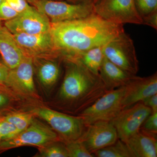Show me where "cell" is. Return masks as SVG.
Instances as JSON below:
<instances>
[{
    "instance_id": "33",
    "label": "cell",
    "mask_w": 157,
    "mask_h": 157,
    "mask_svg": "<svg viewBox=\"0 0 157 157\" xmlns=\"http://www.w3.org/2000/svg\"><path fill=\"white\" fill-rule=\"evenodd\" d=\"M65 1H68V2H70L71 3H77L82 2L84 0H65Z\"/></svg>"
},
{
    "instance_id": "19",
    "label": "cell",
    "mask_w": 157,
    "mask_h": 157,
    "mask_svg": "<svg viewBox=\"0 0 157 157\" xmlns=\"http://www.w3.org/2000/svg\"><path fill=\"white\" fill-rule=\"evenodd\" d=\"M104 58L103 46H100L90 48L81 54L76 60L81 62L93 73L99 75Z\"/></svg>"
},
{
    "instance_id": "23",
    "label": "cell",
    "mask_w": 157,
    "mask_h": 157,
    "mask_svg": "<svg viewBox=\"0 0 157 157\" xmlns=\"http://www.w3.org/2000/svg\"><path fill=\"white\" fill-rule=\"evenodd\" d=\"M39 149V157H69L65 144L62 141H55Z\"/></svg>"
},
{
    "instance_id": "18",
    "label": "cell",
    "mask_w": 157,
    "mask_h": 157,
    "mask_svg": "<svg viewBox=\"0 0 157 157\" xmlns=\"http://www.w3.org/2000/svg\"><path fill=\"white\" fill-rule=\"evenodd\" d=\"M33 62L38 65L37 74L41 84L45 88L53 86L60 76L59 64L54 59H36Z\"/></svg>"
},
{
    "instance_id": "1",
    "label": "cell",
    "mask_w": 157,
    "mask_h": 157,
    "mask_svg": "<svg viewBox=\"0 0 157 157\" xmlns=\"http://www.w3.org/2000/svg\"><path fill=\"white\" fill-rule=\"evenodd\" d=\"M95 13L80 19L51 23L50 32L60 58L76 59L90 48L104 46L124 31Z\"/></svg>"
},
{
    "instance_id": "39",
    "label": "cell",
    "mask_w": 157,
    "mask_h": 157,
    "mask_svg": "<svg viewBox=\"0 0 157 157\" xmlns=\"http://www.w3.org/2000/svg\"><path fill=\"white\" fill-rule=\"evenodd\" d=\"M0 83H1V82H0Z\"/></svg>"
},
{
    "instance_id": "35",
    "label": "cell",
    "mask_w": 157,
    "mask_h": 157,
    "mask_svg": "<svg viewBox=\"0 0 157 157\" xmlns=\"http://www.w3.org/2000/svg\"><path fill=\"white\" fill-rule=\"evenodd\" d=\"M26 1L29 3L30 2H32V1H38V0H26Z\"/></svg>"
},
{
    "instance_id": "3",
    "label": "cell",
    "mask_w": 157,
    "mask_h": 157,
    "mask_svg": "<svg viewBox=\"0 0 157 157\" xmlns=\"http://www.w3.org/2000/svg\"><path fill=\"white\" fill-rule=\"evenodd\" d=\"M44 14L51 23L80 19L94 13V4L90 0L77 3L56 0H38L29 2Z\"/></svg>"
},
{
    "instance_id": "8",
    "label": "cell",
    "mask_w": 157,
    "mask_h": 157,
    "mask_svg": "<svg viewBox=\"0 0 157 157\" xmlns=\"http://www.w3.org/2000/svg\"><path fill=\"white\" fill-rule=\"evenodd\" d=\"M94 13L105 20L119 25H143L134 0H98Z\"/></svg>"
},
{
    "instance_id": "28",
    "label": "cell",
    "mask_w": 157,
    "mask_h": 157,
    "mask_svg": "<svg viewBox=\"0 0 157 157\" xmlns=\"http://www.w3.org/2000/svg\"><path fill=\"white\" fill-rule=\"evenodd\" d=\"M19 13L11 8L5 0L0 4V21L10 20L18 15Z\"/></svg>"
},
{
    "instance_id": "7",
    "label": "cell",
    "mask_w": 157,
    "mask_h": 157,
    "mask_svg": "<svg viewBox=\"0 0 157 157\" xmlns=\"http://www.w3.org/2000/svg\"><path fill=\"white\" fill-rule=\"evenodd\" d=\"M104 56L107 59L125 71L136 75L139 62L134 42L124 31L103 46Z\"/></svg>"
},
{
    "instance_id": "2",
    "label": "cell",
    "mask_w": 157,
    "mask_h": 157,
    "mask_svg": "<svg viewBox=\"0 0 157 157\" xmlns=\"http://www.w3.org/2000/svg\"><path fill=\"white\" fill-rule=\"evenodd\" d=\"M66 72L57 96L64 111L78 115L107 92L100 75L76 59H65Z\"/></svg>"
},
{
    "instance_id": "31",
    "label": "cell",
    "mask_w": 157,
    "mask_h": 157,
    "mask_svg": "<svg viewBox=\"0 0 157 157\" xmlns=\"http://www.w3.org/2000/svg\"><path fill=\"white\" fill-rule=\"evenodd\" d=\"M141 102L151 109L152 112H157V94L145 98Z\"/></svg>"
},
{
    "instance_id": "29",
    "label": "cell",
    "mask_w": 157,
    "mask_h": 157,
    "mask_svg": "<svg viewBox=\"0 0 157 157\" xmlns=\"http://www.w3.org/2000/svg\"><path fill=\"white\" fill-rule=\"evenodd\" d=\"M6 2L17 11L21 13L29 8L31 5L26 0H5Z\"/></svg>"
},
{
    "instance_id": "24",
    "label": "cell",
    "mask_w": 157,
    "mask_h": 157,
    "mask_svg": "<svg viewBox=\"0 0 157 157\" xmlns=\"http://www.w3.org/2000/svg\"><path fill=\"white\" fill-rule=\"evenodd\" d=\"M69 157H94L79 140L64 142Z\"/></svg>"
},
{
    "instance_id": "5",
    "label": "cell",
    "mask_w": 157,
    "mask_h": 157,
    "mask_svg": "<svg viewBox=\"0 0 157 157\" xmlns=\"http://www.w3.org/2000/svg\"><path fill=\"white\" fill-rule=\"evenodd\" d=\"M124 86L107 91L78 116L86 126L96 122L111 121L122 109Z\"/></svg>"
},
{
    "instance_id": "6",
    "label": "cell",
    "mask_w": 157,
    "mask_h": 157,
    "mask_svg": "<svg viewBox=\"0 0 157 157\" xmlns=\"http://www.w3.org/2000/svg\"><path fill=\"white\" fill-rule=\"evenodd\" d=\"M56 141H61L57 134L48 125L35 117L30 125L17 136L0 142V153L22 146L40 148Z\"/></svg>"
},
{
    "instance_id": "13",
    "label": "cell",
    "mask_w": 157,
    "mask_h": 157,
    "mask_svg": "<svg viewBox=\"0 0 157 157\" xmlns=\"http://www.w3.org/2000/svg\"><path fill=\"white\" fill-rule=\"evenodd\" d=\"M118 139L117 132L111 122H96L87 126L78 140L93 154L115 143Z\"/></svg>"
},
{
    "instance_id": "27",
    "label": "cell",
    "mask_w": 157,
    "mask_h": 157,
    "mask_svg": "<svg viewBox=\"0 0 157 157\" xmlns=\"http://www.w3.org/2000/svg\"><path fill=\"white\" fill-rule=\"evenodd\" d=\"M140 130L144 132L157 135V112H151L142 124Z\"/></svg>"
},
{
    "instance_id": "16",
    "label": "cell",
    "mask_w": 157,
    "mask_h": 157,
    "mask_svg": "<svg viewBox=\"0 0 157 157\" xmlns=\"http://www.w3.org/2000/svg\"><path fill=\"white\" fill-rule=\"evenodd\" d=\"M0 56L10 70L16 67L24 56L13 34L2 25H0Z\"/></svg>"
},
{
    "instance_id": "9",
    "label": "cell",
    "mask_w": 157,
    "mask_h": 157,
    "mask_svg": "<svg viewBox=\"0 0 157 157\" xmlns=\"http://www.w3.org/2000/svg\"><path fill=\"white\" fill-rule=\"evenodd\" d=\"M6 85L21 99L39 101L34 82L33 59L24 55L16 67L10 69Z\"/></svg>"
},
{
    "instance_id": "15",
    "label": "cell",
    "mask_w": 157,
    "mask_h": 157,
    "mask_svg": "<svg viewBox=\"0 0 157 157\" xmlns=\"http://www.w3.org/2000/svg\"><path fill=\"white\" fill-rule=\"evenodd\" d=\"M99 75L107 91L125 86L137 76L120 68L105 57Z\"/></svg>"
},
{
    "instance_id": "21",
    "label": "cell",
    "mask_w": 157,
    "mask_h": 157,
    "mask_svg": "<svg viewBox=\"0 0 157 157\" xmlns=\"http://www.w3.org/2000/svg\"><path fill=\"white\" fill-rule=\"evenodd\" d=\"M22 100L6 85L0 83V116L11 111Z\"/></svg>"
},
{
    "instance_id": "10",
    "label": "cell",
    "mask_w": 157,
    "mask_h": 157,
    "mask_svg": "<svg viewBox=\"0 0 157 157\" xmlns=\"http://www.w3.org/2000/svg\"><path fill=\"white\" fill-rule=\"evenodd\" d=\"M14 39L24 55L33 59L60 57L50 31L35 34H13Z\"/></svg>"
},
{
    "instance_id": "4",
    "label": "cell",
    "mask_w": 157,
    "mask_h": 157,
    "mask_svg": "<svg viewBox=\"0 0 157 157\" xmlns=\"http://www.w3.org/2000/svg\"><path fill=\"white\" fill-rule=\"evenodd\" d=\"M32 111L35 116L45 121L63 142L78 140L87 128L79 116L68 115L45 107Z\"/></svg>"
},
{
    "instance_id": "26",
    "label": "cell",
    "mask_w": 157,
    "mask_h": 157,
    "mask_svg": "<svg viewBox=\"0 0 157 157\" xmlns=\"http://www.w3.org/2000/svg\"><path fill=\"white\" fill-rule=\"evenodd\" d=\"M20 132L13 124L0 118V134L2 140L11 139L17 136Z\"/></svg>"
},
{
    "instance_id": "25",
    "label": "cell",
    "mask_w": 157,
    "mask_h": 157,
    "mask_svg": "<svg viewBox=\"0 0 157 157\" xmlns=\"http://www.w3.org/2000/svg\"><path fill=\"white\" fill-rule=\"evenodd\" d=\"M136 9L142 17L157 11V0H134Z\"/></svg>"
},
{
    "instance_id": "34",
    "label": "cell",
    "mask_w": 157,
    "mask_h": 157,
    "mask_svg": "<svg viewBox=\"0 0 157 157\" xmlns=\"http://www.w3.org/2000/svg\"><path fill=\"white\" fill-rule=\"evenodd\" d=\"M90 1L91 2H92L94 3V5L95 3L96 2H97L98 0H90Z\"/></svg>"
},
{
    "instance_id": "30",
    "label": "cell",
    "mask_w": 157,
    "mask_h": 157,
    "mask_svg": "<svg viewBox=\"0 0 157 157\" xmlns=\"http://www.w3.org/2000/svg\"><path fill=\"white\" fill-rule=\"evenodd\" d=\"M143 25L157 29V11L142 17Z\"/></svg>"
},
{
    "instance_id": "37",
    "label": "cell",
    "mask_w": 157,
    "mask_h": 157,
    "mask_svg": "<svg viewBox=\"0 0 157 157\" xmlns=\"http://www.w3.org/2000/svg\"><path fill=\"white\" fill-rule=\"evenodd\" d=\"M3 1V0H0V4H1V3Z\"/></svg>"
},
{
    "instance_id": "14",
    "label": "cell",
    "mask_w": 157,
    "mask_h": 157,
    "mask_svg": "<svg viewBox=\"0 0 157 157\" xmlns=\"http://www.w3.org/2000/svg\"><path fill=\"white\" fill-rule=\"evenodd\" d=\"M122 104L124 109L157 94V73L145 77L136 76L124 86Z\"/></svg>"
},
{
    "instance_id": "20",
    "label": "cell",
    "mask_w": 157,
    "mask_h": 157,
    "mask_svg": "<svg viewBox=\"0 0 157 157\" xmlns=\"http://www.w3.org/2000/svg\"><path fill=\"white\" fill-rule=\"evenodd\" d=\"M35 117L32 111L15 110L1 116L0 118L13 124L21 132L30 125Z\"/></svg>"
},
{
    "instance_id": "32",
    "label": "cell",
    "mask_w": 157,
    "mask_h": 157,
    "mask_svg": "<svg viewBox=\"0 0 157 157\" xmlns=\"http://www.w3.org/2000/svg\"><path fill=\"white\" fill-rule=\"evenodd\" d=\"M10 69L4 62L0 61V82L6 85Z\"/></svg>"
},
{
    "instance_id": "12",
    "label": "cell",
    "mask_w": 157,
    "mask_h": 157,
    "mask_svg": "<svg viewBox=\"0 0 157 157\" xmlns=\"http://www.w3.org/2000/svg\"><path fill=\"white\" fill-rule=\"evenodd\" d=\"M5 26L13 34H35L50 31L51 22L48 17L33 6L19 13L5 23Z\"/></svg>"
},
{
    "instance_id": "36",
    "label": "cell",
    "mask_w": 157,
    "mask_h": 157,
    "mask_svg": "<svg viewBox=\"0 0 157 157\" xmlns=\"http://www.w3.org/2000/svg\"><path fill=\"white\" fill-rule=\"evenodd\" d=\"M2 140V137H1V134H0V142H1Z\"/></svg>"
},
{
    "instance_id": "22",
    "label": "cell",
    "mask_w": 157,
    "mask_h": 157,
    "mask_svg": "<svg viewBox=\"0 0 157 157\" xmlns=\"http://www.w3.org/2000/svg\"><path fill=\"white\" fill-rule=\"evenodd\" d=\"M97 157H133L125 142L118 139L115 143L94 153Z\"/></svg>"
},
{
    "instance_id": "38",
    "label": "cell",
    "mask_w": 157,
    "mask_h": 157,
    "mask_svg": "<svg viewBox=\"0 0 157 157\" xmlns=\"http://www.w3.org/2000/svg\"><path fill=\"white\" fill-rule=\"evenodd\" d=\"M1 25V22H0V25Z\"/></svg>"
},
{
    "instance_id": "17",
    "label": "cell",
    "mask_w": 157,
    "mask_h": 157,
    "mask_svg": "<svg viewBox=\"0 0 157 157\" xmlns=\"http://www.w3.org/2000/svg\"><path fill=\"white\" fill-rule=\"evenodd\" d=\"M133 157H157V135L140 130L125 142Z\"/></svg>"
},
{
    "instance_id": "11",
    "label": "cell",
    "mask_w": 157,
    "mask_h": 157,
    "mask_svg": "<svg viewBox=\"0 0 157 157\" xmlns=\"http://www.w3.org/2000/svg\"><path fill=\"white\" fill-rule=\"evenodd\" d=\"M151 112V109L141 102L122 109L110 121L115 128L118 139L125 142L137 133Z\"/></svg>"
}]
</instances>
